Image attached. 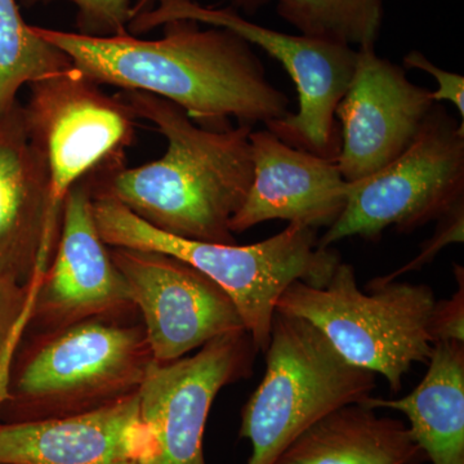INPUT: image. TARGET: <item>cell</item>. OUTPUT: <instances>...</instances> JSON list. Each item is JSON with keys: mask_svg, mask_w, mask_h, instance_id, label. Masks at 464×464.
<instances>
[{"mask_svg": "<svg viewBox=\"0 0 464 464\" xmlns=\"http://www.w3.org/2000/svg\"><path fill=\"white\" fill-rule=\"evenodd\" d=\"M161 27L163 36L155 41L130 33L100 38L34 30L94 83L170 101L207 130H228L230 119L267 125L290 114L289 97L271 84L252 45L239 35L222 27L203 29L191 20Z\"/></svg>", "mask_w": 464, "mask_h": 464, "instance_id": "cell-1", "label": "cell"}, {"mask_svg": "<svg viewBox=\"0 0 464 464\" xmlns=\"http://www.w3.org/2000/svg\"><path fill=\"white\" fill-rule=\"evenodd\" d=\"M118 97L136 118L157 127L167 150L141 167L128 168L123 158L97 168L87 176L92 197L118 201L174 237L237 244L230 224L252 185V127L207 130L154 94L123 91Z\"/></svg>", "mask_w": 464, "mask_h": 464, "instance_id": "cell-2", "label": "cell"}, {"mask_svg": "<svg viewBox=\"0 0 464 464\" xmlns=\"http://www.w3.org/2000/svg\"><path fill=\"white\" fill-rule=\"evenodd\" d=\"M152 362L141 317H94L25 333L9 365L0 422L99 411L139 392Z\"/></svg>", "mask_w": 464, "mask_h": 464, "instance_id": "cell-3", "label": "cell"}, {"mask_svg": "<svg viewBox=\"0 0 464 464\" xmlns=\"http://www.w3.org/2000/svg\"><path fill=\"white\" fill-rule=\"evenodd\" d=\"M93 216L111 248L155 250L181 259L218 284L239 311L256 350L266 353L277 299L290 284L322 288L341 264L340 255L320 248L316 230L289 224L250 246L183 239L152 227L109 198H93Z\"/></svg>", "mask_w": 464, "mask_h": 464, "instance_id": "cell-4", "label": "cell"}, {"mask_svg": "<svg viewBox=\"0 0 464 464\" xmlns=\"http://www.w3.org/2000/svg\"><path fill=\"white\" fill-rule=\"evenodd\" d=\"M357 286L353 266L335 267L322 288L290 284L275 311L315 326L351 365L383 375L393 392L415 362L427 364L432 353L430 334L436 298L427 285L389 282Z\"/></svg>", "mask_w": 464, "mask_h": 464, "instance_id": "cell-5", "label": "cell"}, {"mask_svg": "<svg viewBox=\"0 0 464 464\" xmlns=\"http://www.w3.org/2000/svg\"><path fill=\"white\" fill-rule=\"evenodd\" d=\"M264 380L243 411L239 436L252 447L246 464H274L317 420L360 404L375 374L351 365L315 326L275 314Z\"/></svg>", "mask_w": 464, "mask_h": 464, "instance_id": "cell-6", "label": "cell"}, {"mask_svg": "<svg viewBox=\"0 0 464 464\" xmlns=\"http://www.w3.org/2000/svg\"><path fill=\"white\" fill-rule=\"evenodd\" d=\"M23 105L30 141L41 152L48 174V212L35 285L50 265L60 235L69 191L132 145L136 116L119 99L101 91L75 67L29 85Z\"/></svg>", "mask_w": 464, "mask_h": 464, "instance_id": "cell-7", "label": "cell"}, {"mask_svg": "<svg viewBox=\"0 0 464 464\" xmlns=\"http://www.w3.org/2000/svg\"><path fill=\"white\" fill-rule=\"evenodd\" d=\"M128 26L130 34L148 33L174 20L222 27L282 63L298 92V111L266 125L283 142L316 157L337 161L341 133L335 110L355 70L357 50L292 35L250 23L234 8H212L194 0H157Z\"/></svg>", "mask_w": 464, "mask_h": 464, "instance_id": "cell-8", "label": "cell"}, {"mask_svg": "<svg viewBox=\"0 0 464 464\" xmlns=\"http://www.w3.org/2000/svg\"><path fill=\"white\" fill-rule=\"evenodd\" d=\"M464 199V124L435 103L401 157L373 176L350 182L347 203L319 239L320 248L389 227L411 232L439 221Z\"/></svg>", "mask_w": 464, "mask_h": 464, "instance_id": "cell-9", "label": "cell"}, {"mask_svg": "<svg viewBox=\"0 0 464 464\" xmlns=\"http://www.w3.org/2000/svg\"><path fill=\"white\" fill-rule=\"evenodd\" d=\"M256 353L241 331L208 342L194 355L152 362L139 390L152 451L140 464H207L203 438L213 401L224 387L249 377Z\"/></svg>", "mask_w": 464, "mask_h": 464, "instance_id": "cell-10", "label": "cell"}, {"mask_svg": "<svg viewBox=\"0 0 464 464\" xmlns=\"http://www.w3.org/2000/svg\"><path fill=\"white\" fill-rule=\"evenodd\" d=\"M94 317L139 319L140 314L97 228L85 176L67 194L56 249L30 290L25 333L58 331Z\"/></svg>", "mask_w": 464, "mask_h": 464, "instance_id": "cell-11", "label": "cell"}, {"mask_svg": "<svg viewBox=\"0 0 464 464\" xmlns=\"http://www.w3.org/2000/svg\"><path fill=\"white\" fill-rule=\"evenodd\" d=\"M139 311L155 362H170L228 333L246 331L234 301L218 284L181 259L111 248Z\"/></svg>", "mask_w": 464, "mask_h": 464, "instance_id": "cell-12", "label": "cell"}, {"mask_svg": "<svg viewBox=\"0 0 464 464\" xmlns=\"http://www.w3.org/2000/svg\"><path fill=\"white\" fill-rule=\"evenodd\" d=\"M435 103L432 91L411 83L375 47L357 48L353 78L335 110L341 121L335 163L343 179L362 181L401 157Z\"/></svg>", "mask_w": 464, "mask_h": 464, "instance_id": "cell-13", "label": "cell"}, {"mask_svg": "<svg viewBox=\"0 0 464 464\" xmlns=\"http://www.w3.org/2000/svg\"><path fill=\"white\" fill-rule=\"evenodd\" d=\"M253 179L232 217V234L283 219L317 230L331 227L346 207L350 182L335 161L283 142L268 128L249 134Z\"/></svg>", "mask_w": 464, "mask_h": 464, "instance_id": "cell-14", "label": "cell"}, {"mask_svg": "<svg viewBox=\"0 0 464 464\" xmlns=\"http://www.w3.org/2000/svg\"><path fill=\"white\" fill-rule=\"evenodd\" d=\"M151 451L139 392L91 413L0 422L3 464H140Z\"/></svg>", "mask_w": 464, "mask_h": 464, "instance_id": "cell-15", "label": "cell"}, {"mask_svg": "<svg viewBox=\"0 0 464 464\" xmlns=\"http://www.w3.org/2000/svg\"><path fill=\"white\" fill-rule=\"evenodd\" d=\"M48 212V174L27 134L23 103L0 121V277L29 288Z\"/></svg>", "mask_w": 464, "mask_h": 464, "instance_id": "cell-16", "label": "cell"}, {"mask_svg": "<svg viewBox=\"0 0 464 464\" xmlns=\"http://www.w3.org/2000/svg\"><path fill=\"white\" fill-rule=\"evenodd\" d=\"M426 460L404 422L351 404L317 420L274 464H422Z\"/></svg>", "mask_w": 464, "mask_h": 464, "instance_id": "cell-17", "label": "cell"}, {"mask_svg": "<svg viewBox=\"0 0 464 464\" xmlns=\"http://www.w3.org/2000/svg\"><path fill=\"white\" fill-rule=\"evenodd\" d=\"M429 371L409 395L368 396L360 404L405 414L409 431L432 464H464V343L436 342Z\"/></svg>", "mask_w": 464, "mask_h": 464, "instance_id": "cell-18", "label": "cell"}, {"mask_svg": "<svg viewBox=\"0 0 464 464\" xmlns=\"http://www.w3.org/2000/svg\"><path fill=\"white\" fill-rule=\"evenodd\" d=\"M72 67L65 52L27 25L17 0H0V121L20 102L17 94L24 85Z\"/></svg>", "mask_w": 464, "mask_h": 464, "instance_id": "cell-19", "label": "cell"}, {"mask_svg": "<svg viewBox=\"0 0 464 464\" xmlns=\"http://www.w3.org/2000/svg\"><path fill=\"white\" fill-rule=\"evenodd\" d=\"M277 14L317 41L375 47L383 21V0H276Z\"/></svg>", "mask_w": 464, "mask_h": 464, "instance_id": "cell-20", "label": "cell"}, {"mask_svg": "<svg viewBox=\"0 0 464 464\" xmlns=\"http://www.w3.org/2000/svg\"><path fill=\"white\" fill-rule=\"evenodd\" d=\"M57 0H21L24 7L50 5ZM76 7V27L88 36L123 35L140 12L151 8L157 0H66Z\"/></svg>", "mask_w": 464, "mask_h": 464, "instance_id": "cell-21", "label": "cell"}, {"mask_svg": "<svg viewBox=\"0 0 464 464\" xmlns=\"http://www.w3.org/2000/svg\"><path fill=\"white\" fill-rule=\"evenodd\" d=\"M30 289L0 277V404L5 396L9 365L26 329Z\"/></svg>", "mask_w": 464, "mask_h": 464, "instance_id": "cell-22", "label": "cell"}, {"mask_svg": "<svg viewBox=\"0 0 464 464\" xmlns=\"http://www.w3.org/2000/svg\"><path fill=\"white\" fill-rule=\"evenodd\" d=\"M464 231V204H457L450 212L439 219V226L431 239L427 240L420 249V255L411 259L409 264L402 266L399 270L393 271L386 276L374 279L378 283L395 282L396 277L401 276L411 271L420 270L423 266L430 264L436 256L447 246L453 243H463Z\"/></svg>", "mask_w": 464, "mask_h": 464, "instance_id": "cell-23", "label": "cell"}, {"mask_svg": "<svg viewBox=\"0 0 464 464\" xmlns=\"http://www.w3.org/2000/svg\"><path fill=\"white\" fill-rule=\"evenodd\" d=\"M457 282L459 284L456 295L450 299L436 301L431 320L430 334L433 343L436 342H464V277L463 268L460 276L456 267Z\"/></svg>", "mask_w": 464, "mask_h": 464, "instance_id": "cell-24", "label": "cell"}, {"mask_svg": "<svg viewBox=\"0 0 464 464\" xmlns=\"http://www.w3.org/2000/svg\"><path fill=\"white\" fill-rule=\"evenodd\" d=\"M405 69H418L432 75L438 84V90L432 91L433 101L436 103L448 101L453 103L464 118V78L457 72H447L441 67L436 66L420 51H411L404 57Z\"/></svg>", "mask_w": 464, "mask_h": 464, "instance_id": "cell-25", "label": "cell"}, {"mask_svg": "<svg viewBox=\"0 0 464 464\" xmlns=\"http://www.w3.org/2000/svg\"><path fill=\"white\" fill-rule=\"evenodd\" d=\"M270 0H231L232 8L241 9L246 14H253L259 8L264 7Z\"/></svg>", "mask_w": 464, "mask_h": 464, "instance_id": "cell-26", "label": "cell"}, {"mask_svg": "<svg viewBox=\"0 0 464 464\" xmlns=\"http://www.w3.org/2000/svg\"><path fill=\"white\" fill-rule=\"evenodd\" d=\"M0 464H3V463H0Z\"/></svg>", "mask_w": 464, "mask_h": 464, "instance_id": "cell-27", "label": "cell"}]
</instances>
